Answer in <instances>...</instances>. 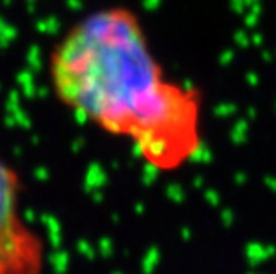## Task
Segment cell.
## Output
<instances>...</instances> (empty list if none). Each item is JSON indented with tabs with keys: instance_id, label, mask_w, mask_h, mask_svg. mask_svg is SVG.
Wrapping results in <instances>:
<instances>
[{
	"instance_id": "cell-1",
	"label": "cell",
	"mask_w": 276,
	"mask_h": 274,
	"mask_svg": "<svg viewBox=\"0 0 276 274\" xmlns=\"http://www.w3.org/2000/svg\"><path fill=\"white\" fill-rule=\"evenodd\" d=\"M64 109L130 144L159 173H173L201 150V93L171 81L136 11L94 9L57 39L47 61Z\"/></svg>"
},
{
	"instance_id": "cell-2",
	"label": "cell",
	"mask_w": 276,
	"mask_h": 274,
	"mask_svg": "<svg viewBox=\"0 0 276 274\" xmlns=\"http://www.w3.org/2000/svg\"><path fill=\"white\" fill-rule=\"evenodd\" d=\"M21 178L0 153V274H43L47 246L27 221Z\"/></svg>"
}]
</instances>
